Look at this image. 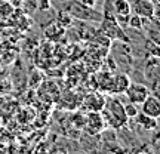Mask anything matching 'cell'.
I'll return each instance as SVG.
<instances>
[{
	"label": "cell",
	"instance_id": "obj_17",
	"mask_svg": "<svg viewBox=\"0 0 160 154\" xmlns=\"http://www.w3.org/2000/svg\"><path fill=\"white\" fill-rule=\"evenodd\" d=\"M70 13L68 15H65V18L62 17V15H59V21H61V22H62V25H70Z\"/></svg>",
	"mask_w": 160,
	"mask_h": 154
},
{
	"label": "cell",
	"instance_id": "obj_2",
	"mask_svg": "<svg viewBox=\"0 0 160 154\" xmlns=\"http://www.w3.org/2000/svg\"><path fill=\"white\" fill-rule=\"evenodd\" d=\"M101 31L105 37L110 40H122V42H129V37L126 36L123 28L120 27L119 21L116 18H102L101 21Z\"/></svg>",
	"mask_w": 160,
	"mask_h": 154
},
{
	"label": "cell",
	"instance_id": "obj_10",
	"mask_svg": "<svg viewBox=\"0 0 160 154\" xmlns=\"http://www.w3.org/2000/svg\"><path fill=\"white\" fill-rule=\"evenodd\" d=\"M131 85V79L126 74H117L113 77V87L111 93H125L128 86Z\"/></svg>",
	"mask_w": 160,
	"mask_h": 154
},
{
	"label": "cell",
	"instance_id": "obj_13",
	"mask_svg": "<svg viewBox=\"0 0 160 154\" xmlns=\"http://www.w3.org/2000/svg\"><path fill=\"white\" fill-rule=\"evenodd\" d=\"M13 13V5L8 0H0V18L6 19Z\"/></svg>",
	"mask_w": 160,
	"mask_h": 154
},
{
	"label": "cell",
	"instance_id": "obj_11",
	"mask_svg": "<svg viewBox=\"0 0 160 154\" xmlns=\"http://www.w3.org/2000/svg\"><path fill=\"white\" fill-rule=\"evenodd\" d=\"M113 77L114 76L111 74L110 71H101L98 74V87L101 92H111V87H113Z\"/></svg>",
	"mask_w": 160,
	"mask_h": 154
},
{
	"label": "cell",
	"instance_id": "obj_9",
	"mask_svg": "<svg viewBox=\"0 0 160 154\" xmlns=\"http://www.w3.org/2000/svg\"><path fill=\"white\" fill-rule=\"evenodd\" d=\"M113 9H114L116 21H120V22L126 21L128 22V18L132 13L131 3L128 0H116L114 3H113Z\"/></svg>",
	"mask_w": 160,
	"mask_h": 154
},
{
	"label": "cell",
	"instance_id": "obj_5",
	"mask_svg": "<svg viewBox=\"0 0 160 154\" xmlns=\"http://www.w3.org/2000/svg\"><path fill=\"white\" fill-rule=\"evenodd\" d=\"M126 93V98H128V101L132 104H135V105H141L144 102V99L148 97L150 93V89L147 87L145 85H141V83H132L128 86V89L125 91Z\"/></svg>",
	"mask_w": 160,
	"mask_h": 154
},
{
	"label": "cell",
	"instance_id": "obj_14",
	"mask_svg": "<svg viewBox=\"0 0 160 154\" xmlns=\"http://www.w3.org/2000/svg\"><path fill=\"white\" fill-rule=\"evenodd\" d=\"M144 18H141L139 15L137 13H133V15H129L128 18V25L131 27V28H137V30H141L144 27Z\"/></svg>",
	"mask_w": 160,
	"mask_h": 154
},
{
	"label": "cell",
	"instance_id": "obj_1",
	"mask_svg": "<svg viewBox=\"0 0 160 154\" xmlns=\"http://www.w3.org/2000/svg\"><path fill=\"white\" fill-rule=\"evenodd\" d=\"M104 120L105 123L113 127V129H122L128 122V116L125 113L123 104L120 102L119 99H105V105H104Z\"/></svg>",
	"mask_w": 160,
	"mask_h": 154
},
{
	"label": "cell",
	"instance_id": "obj_18",
	"mask_svg": "<svg viewBox=\"0 0 160 154\" xmlns=\"http://www.w3.org/2000/svg\"><path fill=\"white\" fill-rule=\"evenodd\" d=\"M40 7L42 9H49L51 7V2L49 0H40Z\"/></svg>",
	"mask_w": 160,
	"mask_h": 154
},
{
	"label": "cell",
	"instance_id": "obj_3",
	"mask_svg": "<svg viewBox=\"0 0 160 154\" xmlns=\"http://www.w3.org/2000/svg\"><path fill=\"white\" fill-rule=\"evenodd\" d=\"M68 13L71 17L77 18V19H82V21H95V22H99L102 19L101 13H98L97 11H93V7H89V6L83 5L80 2H73L70 5Z\"/></svg>",
	"mask_w": 160,
	"mask_h": 154
},
{
	"label": "cell",
	"instance_id": "obj_16",
	"mask_svg": "<svg viewBox=\"0 0 160 154\" xmlns=\"http://www.w3.org/2000/svg\"><path fill=\"white\" fill-rule=\"evenodd\" d=\"M80 3H83V5L89 6V7H93V6L98 3V0H80Z\"/></svg>",
	"mask_w": 160,
	"mask_h": 154
},
{
	"label": "cell",
	"instance_id": "obj_12",
	"mask_svg": "<svg viewBox=\"0 0 160 154\" xmlns=\"http://www.w3.org/2000/svg\"><path fill=\"white\" fill-rule=\"evenodd\" d=\"M135 119H137V123L139 126H142L145 131H153L157 127V119L154 117H150V116L144 114V113H138L135 116Z\"/></svg>",
	"mask_w": 160,
	"mask_h": 154
},
{
	"label": "cell",
	"instance_id": "obj_6",
	"mask_svg": "<svg viewBox=\"0 0 160 154\" xmlns=\"http://www.w3.org/2000/svg\"><path fill=\"white\" fill-rule=\"evenodd\" d=\"M131 9L133 13L139 15L144 19H151L154 18L156 6L153 0H135L133 5H131Z\"/></svg>",
	"mask_w": 160,
	"mask_h": 154
},
{
	"label": "cell",
	"instance_id": "obj_15",
	"mask_svg": "<svg viewBox=\"0 0 160 154\" xmlns=\"http://www.w3.org/2000/svg\"><path fill=\"white\" fill-rule=\"evenodd\" d=\"M123 108H125V113L126 116H128V119H133L135 116L138 114V110H137V105L135 104H126V105H123Z\"/></svg>",
	"mask_w": 160,
	"mask_h": 154
},
{
	"label": "cell",
	"instance_id": "obj_4",
	"mask_svg": "<svg viewBox=\"0 0 160 154\" xmlns=\"http://www.w3.org/2000/svg\"><path fill=\"white\" fill-rule=\"evenodd\" d=\"M104 125H105V120H104L101 111H89V114H86L85 117V129L89 135H98L104 131Z\"/></svg>",
	"mask_w": 160,
	"mask_h": 154
},
{
	"label": "cell",
	"instance_id": "obj_8",
	"mask_svg": "<svg viewBox=\"0 0 160 154\" xmlns=\"http://www.w3.org/2000/svg\"><path fill=\"white\" fill-rule=\"evenodd\" d=\"M141 113L150 116V117L159 119V116H160V101H159V98L150 93L148 97L144 99V102L141 104Z\"/></svg>",
	"mask_w": 160,
	"mask_h": 154
},
{
	"label": "cell",
	"instance_id": "obj_7",
	"mask_svg": "<svg viewBox=\"0 0 160 154\" xmlns=\"http://www.w3.org/2000/svg\"><path fill=\"white\" fill-rule=\"evenodd\" d=\"M82 105L89 111H102L104 105H105V98L102 93L93 92V93L86 95V98L82 101Z\"/></svg>",
	"mask_w": 160,
	"mask_h": 154
}]
</instances>
